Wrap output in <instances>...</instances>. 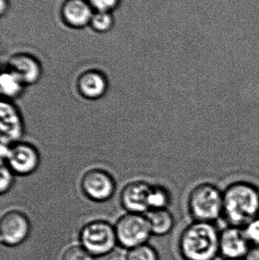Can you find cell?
I'll return each instance as SVG.
<instances>
[{
  "label": "cell",
  "mask_w": 259,
  "mask_h": 260,
  "mask_svg": "<svg viewBox=\"0 0 259 260\" xmlns=\"http://www.w3.org/2000/svg\"><path fill=\"white\" fill-rule=\"evenodd\" d=\"M252 247L243 228L228 225L220 231V255L224 259H246Z\"/></svg>",
  "instance_id": "8"
},
{
  "label": "cell",
  "mask_w": 259,
  "mask_h": 260,
  "mask_svg": "<svg viewBox=\"0 0 259 260\" xmlns=\"http://www.w3.org/2000/svg\"><path fill=\"white\" fill-rule=\"evenodd\" d=\"M1 162L15 175L28 176L38 170L41 156L34 145L20 141L12 145H1Z\"/></svg>",
  "instance_id": "4"
},
{
  "label": "cell",
  "mask_w": 259,
  "mask_h": 260,
  "mask_svg": "<svg viewBox=\"0 0 259 260\" xmlns=\"http://www.w3.org/2000/svg\"><path fill=\"white\" fill-rule=\"evenodd\" d=\"M117 0H90V3L100 12H106L115 6Z\"/></svg>",
  "instance_id": "23"
},
{
  "label": "cell",
  "mask_w": 259,
  "mask_h": 260,
  "mask_svg": "<svg viewBox=\"0 0 259 260\" xmlns=\"http://www.w3.org/2000/svg\"><path fill=\"white\" fill-rule=\"evenodd\" d=\"M127 260H159V257L153 247L144 244L130 249Z\"/></svg>",
  "instance_id": "18"
},
{
  "label": "cell",
  "mask_w": 259,
  "mask_h": 260,
  "mask_svg": "<svg viewBox=\"0 0 259 260\" xmlns=\"http://www.w3.org/2000/svg\"><path fill=\"white\" fill-rule=\"evenodd\" d=\"M145 217L154 235H167L174 227V217L167 209H151L147 211Z\"/></svg>",
  "instance_id": "14"
},
{
  "label": "cell",
  "mask_w": 259,
  "mask_h": 260,
  "mask_svg": "<svg viewBox=\"0 0 259 260\" xmlns=\"http://www.w3.org/2000/svg\"><path fill=\"white\" fill-rule=\"evenodd\" d=\"M115 230L118 242L130 249L144 244L152 234L145 215L130 212L117 221Z\"/></svg>",
  "instance_id": "6"
},
{
  "label": "cell",
  "mask_w": 259,
  "mask_h": 260,
  "mask_svg": "<svg viewBox=\"0 0 259 260\" xmlns=\"http://www.w3.org/2000/svg\"><path fill=\"white\" fill-rule=\"evenodd\" d=\"M81 188L89 200L100 203L109 200L114 196L116 182L107 171L100 168H94L82 176Z\"/></svg>",
  "instance_id": "7"
},
{
  "label": "cell",
  "mask_w": 259,
  "mask_h": 260,
  "mask_svg": "<svg viewBox=\"0 0 259 260\" xmlns=\"http://www.w3.org/2000/svg\"><path fill=\"white\" fill-rule=\"evenodd\" d=\"M225 260H246V259H225Z\"/></svg>",
  "instance_id": "24"
},
{
  "label": "cell",
  "mask_w": 259,
  "mask_h": 260,
  "mask_svg": "<svg viewBox=\"0 0 259 260\" xmlns=\"http://www.w3.org/2000/svg\"><path fill=\"white\" fill-rule=\"evenodd\" d=\"M223 218L228 225L244 228L259 216V189L250 182L230 183L223 191Z\"/></svg>",
  "instance_id": "1"
},
{
  "label": "cell",
  "mask_w": 259,
  "mask_h": 260,
  "mask_svg": "<svg viewBox=\"0 0 259 260\" xmlns=\"http://www.w3.org/2000/svg\"><path fill=\"white\" fill-rule=\"evenodd\" d=\"M7 69L15 73L26 86L38 83L42 75L38 61L27 55H18L11 58Z\"/></svg>",
  "instance_id": "13"
},
{
  "label": "cell",
  "mask_w": 259,
  "mask_h": 260,
  "mask_svg": "<svg viewBox=\"0 0 259 260\" xmlns=\"http://www.w3.org/2000/svg\"><path fill=\"white\" fill-rule=\"evenodd\" d=\"M65 16L74 25H83L91 18V11L88 4L82 0H72L65 6Z\"/></svg>",
  "instance_id": "16"
},
{
  "label": "cell",
  "mask_w": 259,
  "mask_h": 260,
  "mask_svg": "<svg viewBox=\"0 0 259 260\" xmlns=\"http://www.w3.org/2000/svg\"><path fill=\"white\" fill-rule=\"evenodd\" d=\"M62 260H94V256L85 247L76 245L69 247L64 252Z\"/></svg>",
  "instance_id": "19"
},
{
  "label": "cell",
  "mask_w": 259,
  "mask_h": 260,
  "mask_svg": "<svg viewBox=\"0 0 259 260\" xmlns=\"http://www.w3.org/2000/svg\"><path fill=\"white\" fill-rule=\"evenodd\" d=\"M15 174L9 169L6 164L1 162V174H0V192L6 193L13 186Z\"/></svg>",
  "instance_id": "20"
},
{
  "label": "cell",
  "mask_w": 259,
  "mask_h": 260,
  "mask_svg": "<svg viewBox=\"0 0 259 260\" xmlns=\"http://www.w3.org/2000/svg\"><path fill=\"white\" fill-rule=\"evenodd\" d=\"M152 185L134 181L124 186L120 194L122 206L130 213L141 214L149 210V196Z\"/></svg>",
  "instance_id": "11"
},
{
  "label": "cell",
  "mask_w": 259,
  "mask_h": 260,
  "mask_svg": "<svg viewBox=\"0 0 259 260\" xmlns=\"http://www.w3.org/2000/svg\"><path fill=\"white\" fill-rule=\"evenodd\" d=\"M108 81L103 73L96 70L85 72L78 78L76 88L84 99L96 101L101 99L108 90Z\"/></svg>",
  "instance_id": "12"
},
{
  "label": "cell",
  "mask_w": 259,
  "mask_h": 260,
  "mask_svg": "<svg viewBox=\"0 0 259 260\" xmlns=\"http://www.w3.org/2000/svg\"><path fill=\"white\" fill-rule=\"evenodd\" d=\"M170 200L171 197L168 189L164 186L152 185L149 196V210L167 209V206L170 204Z\"/></svg>",
  "instance_id": "17"
},
{
  "label": "cell",
  "mask_w": 259,
  "mask_h": 260,
  "mask_svg": "<svg viewBox=\"0 0 259 260\" xmlns=\"http://www.w3.org/2000/svg\"><path fill=\"white\" fill-rule=\"evenodd\" d=\"M187 207L193 221L214 223L223 217V191L211 183H202L192 189Z\"/></svg>",
  "instance_id": "3"
},
{
  "label": "cell",
  "mask_w": 259,
  "mask_h": 260,
  "mask_svg": "<svg viewBox=\"0 0 259 260\" xmlns=\"http://www.w3.org/2000/svg\"><path fill=\"white\" fill-rule=\"evenodd\" d=\"M112 19L106 12H100L92 17L93 25L96 29L104 30L110 26Z\"/></svg>",
  "instance_id": "22"
},
{
  "label": "cell",
  "mask_w": 259,
  "mask_h": 260,
  "mask_svg": "<svg viewBox=\"0 0 259 260\" xmlns=\"http://www.w3.org/2000/svg\"><path fill=\"white\" fill-rule=\"evenodd\" d=\"M179 250L184 260H214L220 255V231L214 223L193 221L179 237Z\"/></svg>",
  "instance_id": "2"
},
{
  "label": "cell",
  "mask_w": 259,
  "mask_h": 260,
  "mask_svg": "<svg viewBox=\"0 0 259 260\" xmlns=\"http://www.w3.org/2000/svg\"><path fill=\"white\" fill-rule=\"evenodd\" d=\"M243 230L252 247H259V216L248 223Z\"/></svg>",
  "instance_id": "21"
},
{
  "label": "cell",
  "mask_w": 259,
  "mask_h": 260,
  "mask_svg": "<svg viewBox=\"0 0 259 260\" xmlns=\"http://www.w3.org/2000/svg\"><path fill=\"white\" fill-rule=\"evenodd\" d=\"M80 239L82 247L94 256L107 254L118 242L115 229L104 221L87 224L81 232Z\"/></svg>",
  "instance_id": "5"
},
{
  "label": "cell",
  "mask_w": 259,
  "mask_h": 260,
  "mask_svg": "<svg viewBox=\"0 0 259 260\" xmlns=\"http://www.w3.org/2000/svg\"><path fill=\"white\" fill-rule=\"evenodd\" d=\"M26 85L13 72L6 69L0 76V91L3 99L12 101L24 92Z\"/></svg>",
  "instance_id": "15"
},
{
  "label": "cell",
  "mask_w": 259,
  "mask_h": 260,
  "mask_svg": "<svg viewBox=\"0 0 259 260\" xmlns=\"http://www.w3.org/2000/svg\"><path fill=\"white\" fill-rule=\"evenodd\" d=\"M1 145H12L21 141L24 134L22 117L12 101L3 99L0 106Z\"/></svg>",
  "instance_id": "10"
},
{
  "label": "cell",
  "mask_w": 259,
  "mask_h": 260,
  "mask_svg": "<svg viewBox=\"0 0 259 260\" xmlns=\"http://www.w3.org/2000/svg\"><path fill=\"white\" fill-rule=\"evenodd\" d=\"M30 221L18 210L6 212L0 221V238L6 245L17 246L25 241L30 232Z\"/></svg>",
  "instance_id": "9"
}]
</instances>
